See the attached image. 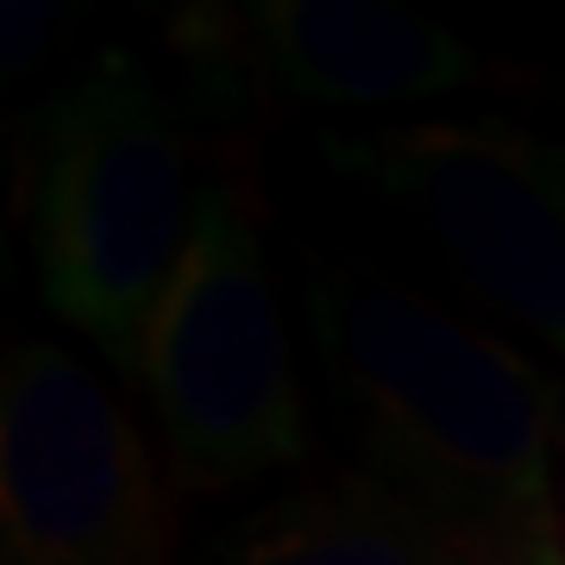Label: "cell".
Returning <instances> with one entry per match:
<instances>
[{"label": "cell", "instance_id": "7", "mask_svg": "<svg viewBox=\"0 0 565 565\" xmlns=\"http://www.w3.org/2000/svg\"><path fill=\"white\" fill-rule=\"evenodd\" d=\"M195 565H465V546L371 471H321L245 509Z\"/></svg>", "mask_w": 565, "mask_h": 565}, {"label": "cell", "instance_id": "9", "mask_svg": "<svg viewBox=\"0 0 565 565\" xmlns=\"http://www.w3.org/2000/svg\"><path fill=\"white\" fill-rule=\"evenodd\" d=\"M465 565H565V515L541 509L465 546Z\"/></svg>", "mask_w": 565, "mask_h": 565}, {"label": "cell", "instance_id": "5", "mask_svg": "<svg viewBox=\"0 0 565 565\" xmlns=\"http://www.w3.org/2000/svg\"><path fill=\"white\" fill-rule=\"evenodd\" d=\"M0 559L170 565V497L120 396L57 340L0 371Z\"/></svg>", "mask_w": 565, "mask_h": 565}, {"label": "cell", "instance_id": "6", "mask_svg": "<svg viewBox=\"0 0 565 565\" xmlns=\"http://www.w3.org/2000/svg\"><path fill=\"white\" fill-rule=\"evenodd\" d=\"M226 13L264 76L327 114L422 107L509 76L452 25L396 0H226Z\"/></svg>", "mask_w": 565, "mask_h": 565}, {"label": "cell", "instance_id": "1", "mask_svg": "<svg viewBox=\"0 0 565 565\" xmlns=\"http://www.w3.org/2000/svg\"><path fill=\"white\" fill-rule=\"evenodd\" d=\"M302 321L364 471L440 534L471 546L553 509L559 390L509 333L327 258L302 270Z\"/></svg>", "mask_w": 565, "mask_h": 565}, {"label": "cell", "instance_id": "8", "mask_svg": "<svg viewBox=\"0 0 565 565\" xmlns=\"http://www.w3.org/2000/svg\"><path fill=\"white\" fill-rule=\"evenodd\" d=\"M70 0H0V57L7 76H39L51 63V44L63 32Z\"/></svg>", "mask_w": 565, "mask_h": 565}, {"label": "cell", "instance_id": "3", "mask_svg": "<svg viewBox=\"0 0 565 565\" xmlns=\"http://www.w3.org/2000/svg\"><path fill=\"white\" fill-rule=\"evenodd\" d=\"M139 390L189 490H252L315 452L308 390L264 258L258 189L239 163L202 182L189 252L145 340Z\"/></svg>", "mask_w": 565, "mask_h": 565}, {"label": "cell", "instance_id": "4", "mask_svg": "<svg viewBox=\"0 0 565 565\" xmlns=\"http://www.w3.org/2000/svg\"><path fill=\"white\" fill-rule=\"evenodd\" d=\"M321 163L390 207L497 327L565 364V145L522 120L327 126Z\"/></svg>", "mask_w": 565, "mask_h": 565}, {"label": "cell", "instance_id": "10", "mask_svg": "<svg viewBox=\"0 0 565 565\" xmlns=\"http://www.w3.org/2000/svg\"><path fill=\"white\" fill-rule=\"evenodd\" d=\"M559 459H565V440H559Z\"/></svg>", "mask_w": 565, "mask_h": 565}, {"label": "cell", "instance_id": "2", "mask_svg": "<svg viewBox=\"0 0 565 565\" xmlns=\"http://www.w3.org/2000/svg\"><path fill=\"white\" fill-rule=\"evenodd\" d=\"M202 189L158 76L126 51H102L57 82L25 126L20 221L32 277L63 327L139 384L145 340L177 282Z\"/></svg>", "mask_w": 565, "mask_h": 565}]
</instances>
